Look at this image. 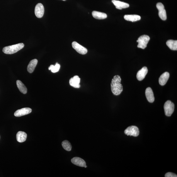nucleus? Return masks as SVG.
<instances>
[{
  "label": "nucleus",
  "mask_w": 177,
  "mask_h": 177,
  "mask_svg": "<svg viewBox=\"0 0 177 177\" xmlns=\"http://www.w3.org/2000/svg\"><path fill=\"white\" fill-rule=\"evenodd\" d=\"M121 78L118 75L113 77L111 83V90L115 96L120 95L123 90L122 85L121 83Z\"/></svg>",
  "instance_id": "obj_1"
},
{
  "label": "nucleus",
  "mask_w": 177,
  "mask_h": 177,
  "mask_svg": "<svg viewBox=\"0 0 177 177\" xmlns=\"http://www.w3.org/2000/svg\"><path fill=\"white\" fill-rule=\"evenodd\" d=\"M24 46H25V45L23 43H18V44L4 47L2 51L5 54H12L22 49Z\"/></svg>",
  "instance_id": "obj_2"
},
{
  "label": "nucleus",
  "mask_w": 177,
  "mask_h": 177,
  "mask_svg": "<svg viewBox=\"0 0 177 177\" xmlns=\"http://www.w3.org/2000/svg\"><path fill=\"white\" fill-rule=\"evenodd\" d=\"M150 40V38L149 36L144 35L141 36L138 40L137 42L139 43L137 47L144 49L147 47V44Z\"/></svg>",
  "instance_id": "obj_3"
},
{
  "label": "nucleus",
  "mask_w": 177,
  "mask_h": 177,
  "mask_svg": "<svg viewBox=\"0 0 177 177\" xmlns=\"http://www.w3.org/2000/svg\"><path fill=\"white\" fill-rule=\"evenodd\" d=\"M164 108L165 115L167 116H170L174 111V104L170 100L167 101L164 104Z\"/></svg>",
  "instance_id": "obj_4"
},
{
  "label": "nucleus",
  "mask_w": 177,
  "mask_h": 177,
  "mask_svg": "<svg viewBox=\"0 0 177 177\" xmlns=\"http://www.w3.org/2000/svg\"><path fill=\"white\" fill-rule=\"evenodd\" d=\"M124 133L128 136L137 137L139 135V131L137 127L136 126H132L128 127L125 130Z\"/></svg>",
  "instance_id": "obj_5"
},
{
  "label": "nucleus",
  "mask_w": 177,
  "mask_h": 177,
  "mask_svg": "<svg viewBox=\"0 0 177 177\" xmlns=\"http://www.w3.org/2000/svg\"><path fill=\"white\" fill-rule=\"evenodd\" d=\"M156 7L159 10V17L162 20H166L167 19L166 11L163 5L161 2H159L157 4Z\"/></svg>",
  "instance_id": "obj_6"
},
{
  "label": "nucleus",
  "mask_w": 177,
  "mask_h": 177,
  "mask_svg": "<svg viewBox=\"0 0 177 177\" xmlns=\"http://www.w3.org/2000/svg\"><path fill=\"white\" fill-rule=\"evenodd\" d=\"M72 47L74 49L80 54L85 55L87 54L88 51L86 48L79 44L76 42H74L72 43Z\"/></svg>",
  "instance_id": "obj_7"
},
{
  "label": "nucleus",
  "mask_w": 177,
  "mask_h": 177,
  "mask_svg": "<svg viewBox=\"0 0 177 177\" xmlns=\"http://www.w3.org/2000/svg\"><path fill=\"white\" fill-rule=\"evenodd\" d=\"M44 8L43 5L41 3L37 4L35 7V10L36 16L38 18H42L44 14Z\"/></svg>",
  "instance_id": "obj_8"
},
{
  "label": "nucleus",
  "mask_w": 177,
  "mask_h": 177,
  "mask_svg": "<svg viewBox=\"0 0 177 177\" xmlns=\"http://www.w3.org/2000/svg\"><path fill=\"white\" fill-rule=\"evenodd\" d=\"M32 111L31 109L29 108H25L17 110L14 113V116L16 117L26 115L30 113Z\"/></svg>",
  "instance_id": "obj_9"
},
{
  "label": "nucleus",
  "mask_w": 177,
  "mask_h": 177,
  "mask_svg": "<svg viewBox=\"0 0 177 177\" xmlns=\"http://www.w3.org/2000/svg\"><path fill=\"white\" fill-rule=\"evenodd\" d=\"M81 81V79L77 76H74L73 77L70 79L69 81L70 85L73 87L74 88H79L80 86L79 83Z\"/></svg>",
  "instance_id": "obj_10"
},
{
  "label": "nucleus",
  "mask_w": 177,
  "mask_h": 177,
  "mask_svg": "<svg viewBox=\"0 0 177 177\" xmlns=\"http://www.w3.org/2000/svg\"><path fill=\"white\" fill-rule=\"evenodd\" d=\"M148 70L147 67H144L139 70L137 75V79L139 81L144 79L148 73Z\"/></svg>",
  "instance_id": "obj_11"
},
{
  "label": "nucleus",
  "mask_w": 177,
  "mask_h": 177,
  "mask_svg": "<svg viewBox=\"0 0 177 177\" xmlns=\"http://www.w3.org/2000/svg\"><path fill=\"white\" fill-rule=\"evenodd\" d=\"M112 2L115 6L116 8L118 9L122 10V9L128 8L129 7V4L124 2L116 0H112Z\"/></svg>",
  "instance_id": "obj_12"
},
{
  "label": "nucleus",
  "mask_w": 177,
  "mask_h": 177,
  "mask_svg": "<svg viewBox=\"0 0 177 177\" xmlns=\"http://www.w3.org/2000/svg\"><path fill=\"white\" fill-rule=\"evenodd\" d=\"M145 94L148 101L150 103H153L154 100V97L153 92L150 87H148L145 91Z\"/></svg>",
  "instance_id": "obj_13"
},
{
  "label": "nucleus",
  "mask_w": 177,
  "mask_h": 177,
  "mask_svg": "<svg viewBox=\"0 0 177 177\" xmlns=\"http://www.w3.org/2000/svg\"><path fill=\"white\" fill-rule=\"evenodd\" d=\"M71 162L76 165L84 167L86 165V163L84 160L79 157H74L71 159Z\"/></svg>",
  "instance_id": "obj_14"
},
{
  "label": "nucleus",
  "mask_w": 177,
  "mask_h": 177,
  "mask_svg": "<svg viewBox=\"0 0 177 177\" xmlns=\"http://www.w3.org/2000/svg\"><path fill=\"white\" fill-rule=\"evenodd\" d=\"M169 74L168 72H165L160 77L159 83L161 86H164L166 83L169 78Z\"/></svg>",
  "instance_id": "obj_15"
},
{
  "label": "nucleus",
  "mask_w": 177,
  "mask_h": 177,
  "mask_svg": "<svg viewBox=\"0 0 177 177\" xmlns=\"http://www.w3.org/2000/svg\"><path fill=\"white\" fill-rule=\"evenodd\" d=\"M27 135L25 132L23 131H19L17 133L16 137L17 141L19 142H23L25 141Z\"/></svg>",
  "instance_id": "obj_16"
},
{
  "label": "nucleus",
  "mask_w": 177,
  "mask_h": 177,
  "mask_svg": "<svg viewBox=\"0 0 177 177\" xmlns=\"http://www.w3.org/2000/svg\"><path fill=\"white\" fill-rule=\"evenodd\" d=\"M38 62L37 59H33L31 60L27 67V70L30 73H32L34 71L35 68L37 66Z\"/></svg>",
  "instance_id": "obj_17"
},
{
  "label": "nucleus",
  "mask_w": 177,
  "mask_h": 177,
  "mask_svg": "<svg viewBox=\"0 0 177 177\" xmlns=\"http://www.w3.org/2000/svg\"><path fill=\"white\" fill-rule=\"evenodd\" d=\"M92 14L94 18L98 19H105L107 18V15L105 13L96 11H94L92 12Z\"/></svg>",
  "instance_id": "obj_18"
},
{
  "label": "nucleus",
  "mask_w": 177,
  "mask_h": 177,
  "mask_svg": "<svg viewBox=\"0 0 177 177\" xmlns=\"http://www.w3.org/2000/svg\"><path fill=\"white\" fill-rule=\"evenodd\" d=\"M124 18L126 20L134 22L139 21L141 19V17L136 14H131V15H125Z\"/></svg>",
  "instance_id": "obj_19"
},
{
  "label": "nucleus",
  "mask_w": 177,
  "mask_h": 177,
  "mask_svg": "<svg viewBox=\"0 0 177 177\" xmlns=\"http://www.w3.org/2000/svg\"><path fill=\"white\" fill-rule=\"evenodd\" d=\"M16 85L19 91L23 94H25L27 93V89L25 86L22 82L19 80L16 81Z\"/></svg>",
  "instance_id": "obj_20"
},
{
  "label": "nucleus",
  "mask_w": 177,
  "mask_h": 177,
  "mask_svg": "<svg viewBox=\"0 0 177 177\" xmlns=\"http://www.w3.org/2000/svg\"><path fill=\"white\" fill-rule=\"evenodd\" d=\"M166 44L169 49L173 50H177V41L169 40L167 41Z\"/></svg>",
  "instance_id": "obj_21"
},
{
  "label": "nucleus",
  "mask_w": 177,
  "mask_h": 177,
  "mask_svg": "<svg viewBox=\"0 0 177 177\" xmlns=\"http://www.w3.org/2000/svg\"><path fill=\"white\" fill-rule=\"evenodd\" d=\"M62 145L64 148L68 151H70L72 150V146L70 143L67 140H64L62 143Z\"/></svg>",
  "instance_id": "obj_22"
},
{
  "label": "nucleus",
  "mask_w": 177,
  "mask_h": 177,
  "mask_svg": "<svg viewBox=\"0 0 177 177\" xmlns=\"http://www.w3.org/2000/svg\"><path fill=\"white\" fill-rule=\"evenodd\" d=\"M60 68V65L58 64L57 63L55 65H51L48 68L49 70H51V71L53 73H55L59 71Z\"/></svg>",
  "instance_id": "obj_23"
},
{
  "label": "nucleus",
  "mask_w": 177,
  "mask_h": 177,
  "mask_svg": "<svg viewBox=\"0 0 177 177\" xmlns=\"http://www.w3.org/2000/svg\"><path fill=\"white\" fill-rule=\"evenodd\" d=\"M165 177H177V176L175 174L169 172L165 174Z\"/></svg>",
  "instance_id": "obj_24"
},
{
  "label": "nucleus",
  "mask_w": 177,
  "mask_h": 177,
  "mask_svg": "<svg viewBox=\"0 0 177 177\" xmlns=\"http://www.w3.org/2000/svg\"><path fill=\"white\" fill-rule=\"evenodd\" d=\"M84 167H85V168H86L87 167V166L85 165V166Z\"/></svg>",
  "instance_id": "obj_25"
},
{
  "label": "nucleus",
  "mask_w": 177,
  "mask_h": 177,
  "mask_svg": "<svg viewBox=\"0 0 177 177\" xmlns=\"http://www.w3.org/2000/svg\"><path fill=\"white\" fill-rule=\"evenodd\" d=\"M63 1H66V0H63Z\"/></svg>",
  "instance_id": "obj_26"
}]
</instances>
